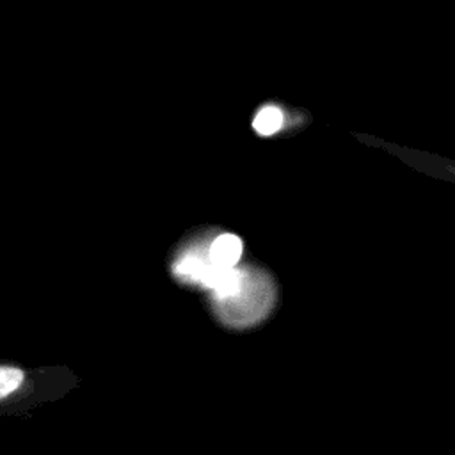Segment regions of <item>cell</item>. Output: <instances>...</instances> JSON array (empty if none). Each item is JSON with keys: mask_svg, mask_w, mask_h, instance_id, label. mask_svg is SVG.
<instances>
[{"mask_svg": "<svg viewBox=\"0 0 455 455\" xmlns=\"http://www.w3.org/2000/svg\"><path fill=\"white\" fill-rule=\"evenodd\" d=\"M243 245L236 235H220L210 247V261L219 267H235L242 256Z\"/></svg>", "mask_w": 455, "mask_h": 455, "instance_id": "cell-2", "label": "cell"}, {"mask_svg": "<svg viewBox=\"0 0 455 455\" xmlns=\"http://www.w3.org/2000/svg\"><path fill=\"white\" fill-rule=\"evenodd\" d=\"M203 265H204L203 259H199V258H196V256H185V258L176 265V272L185 274V275H188V277H192V279H197V275H199Z\"/></svg>", "mask_w": 455, "mask_h": 455, "instance_id": "cell-5", "label": "cell"}, {"mask_svg": "<svg viewBox=\"0 0 455 455\" xmlns=\"http://www.w3.org/2000/svg\"><path fill=\"white\" fill-rule=\"evenodd\" d=\"M283 124V112L277 107H265L261 108L254 117V130L259 135H272L275 133Z\"/></svg>", "mask_w": 455, "mask_h": 455, "instance_id": "cell-3", "label": "cell"}, {"mask_svg": "<svg viewBox=\"0 0 455 455\" xmlns=\"http://www.w3.org/2000/svg\"><path fill=\"white\" fill-rule=\"evenodd\" d=\"M23 382V373L12 366H0V398L11 395Z\"/></svg>", "mask_w": 455, "mask_h": 455, "instance_id": "cell-4", "label": "cell"}, {"mask_svg": "<svg viewBox=\"0 0 455 455\" xmlns=\"http://www.w3.org/2000/svg\"><path fill=\"white\" fill-rule=\"evenodd\" d=\"M197 281L215 290L219 297H233L242 288V272L233 267H219L212 261H204Z\"/></svg>", "mask_w": 455, "mask_h": 455, "instance_id": "cell-1", "label": "cell"}]
</instances>
